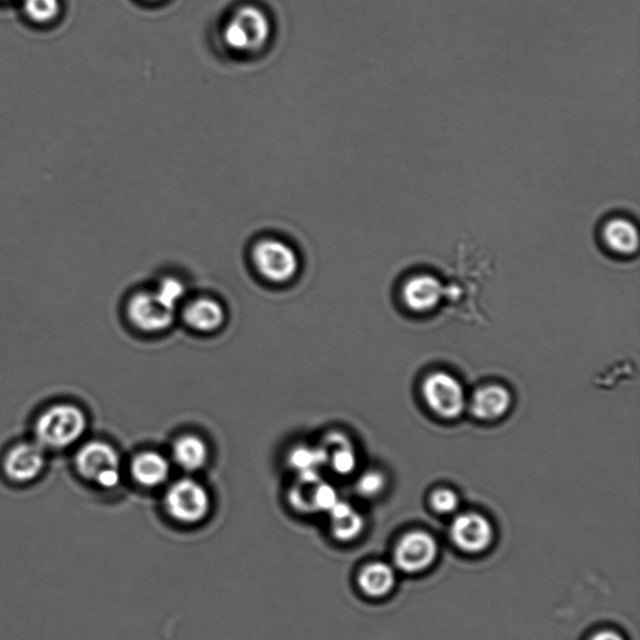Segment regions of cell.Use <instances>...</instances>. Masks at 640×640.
I'll return each instance as SVG.
<instances>
[{"instance_id":"obj_24","label":"cell","mask_w":640,"mask_h":640,"mask_svg":"<svg viewBox=\"0 0 640 640\" xmlns=\"http://www.w3.org/2000/svg\"><path fill=\"white\" fill-rule=\"evenodd\" d=\"M385 483H387V480H385L384 475L372 470V472L364 473L362 477L359 478L357 489L364 497L373 498L383 492Z\"/></svg>"},{"instance_id":"obj_4","label":"cell","mask_w":640,"mask_h":640,"mask_svg":"<svg viewBox=\"0 0 640 640\" xmlns=\"http://www.w3.org/2000/svg\"><path fill=\"white\" fill-rule=\"evenodd\" d=\"M423 395L429 408L444 419L458 418L467 407L463 385L448 373L430 374L424 380Z\"/></svg>"},{"instance_id":"obj_22","label":"cell","mask_w":640,"mask_h":640,"mask_svg":"<svg viewBox=\"0 0 640 640\" xmlns=\"http://www.w3.org/2000/svg\"><path fill=\"white\" fill-rule=\"evenodd\" d=\"M184 294V284L175 278L163 279L157 292L154 293L155 297L159 300V303L163 304L165 308L173 310V312H175V308H177L180 300L183 299Z\"/></svg>"},{"instance_id":"obj_13","label":"cell","mask_w":640,"mask_h":640,"mask_svg":"<svg viewBox=\"0 0 640 640\" xmlns=\"http://www.w3.org/2000/svg\"><path fill=\"white\" fill-rule=\"evenodd\" d=\"M603 242L612 252L632 255L639 248L637 225L625 217L609 218L602 228Z\"/></svg>"},{"instance_id":"obj_12","label":"cell","mask_w":640,"mask_h":640,"mask_svg":"<svg viewBox=\"0 0 640 640\" xmlns=\"http://www.w3.org/2000/svg\"><path fill=\"white\" fill-rule=\"evenodd\" d=\"M512 405V395L503 385H487L474 393L470 409L475 418L495 420L504 417Z\"/></svg>"},{"instance_id":"obj_14","label":"cell","mask_w":640,"mask_h":640,"mask_svg":"<svg viewBox=\"0 0 640 640\" xmlns=\"http://www.w3.org/2000/svg\"><path fill=\"white\" fill-rule=\"evenodd\" d=\"M225 314L222 305L213 299L195 300L184 310L185 323L199 332H213L224 323Z\"/></svg>"},{"instance_id":"obj_23","label":"cell","mask_w":640,"mask_h":640,"mask_svg":"<svg viewBox=\"0 0 640 640\" xmlns=\"http://www.w3.org/2000/svg\"><path fill=\"white\" fill-rule=\"evenodd\" d=\"M338 500V493L333 488V485L324 483L320 479L314 484L312 493L313 510L329 512L337 504Z\"/></svg>"},{"instance_id":"obj_16","label":"cell","mask_w":640,"mask_h":640,"mask_svg":"<svg viewBox=\"0 0 640 640\" xmlns=\"http://www.w3.org/2000/svg\"><path fill=\"white\" fill-rule=\"evenodd\" d=\"M175 463L189 472L203 468L208 462V447L197 435H183L173 447Z\"/></svg>"},{"instance_id":"obj_2","label":"cell","mask_w":640,"mask_h":640,"mask_svg":"<svg viewBox=\"0 0 640 640\" xmlns=\"http://www.w3.org/2000/svg\"><path fill=\"white\" fill-rule=\"evenodd\" d=\"M87 429L85 415L74 405H55L40 415L35 427L40 445L65 448L82 438Z\"/></svg>"},{"instance_id":"obj_27","label":"cell","mask_w":640,"mask_h":640,"mask_svg":"<svg viewBox=\"0 0 640 640\" xmlns=\"http://www.w3.org/2000/svg\"><path fill=\"white\" fill-rule=\"evenodd\" d=\"M148 2H158V0H148Z\"/></svg>"},{"instance_id":"obj_11","label":"cell","mask_w":640,"mask_h":640,"mask_svg":"<svg viewBox=\"0 0 640 640\" xmlns=\"http://www.w3.org/2000/svg\"><path fill=\"white\" fill-rule=\"evenodd\" d=\"M443 293V284L439 279L423 274L408 280L403 289V298L409 309L424 313L437 307Z\"/></svg>"},{"instance_id":"obj_19","label":"cell","mask_w":640,"mask_h":640,"mask_svg":"<svg viewBox=\"0 0 640 640\" xmlns=\"http://www.w3.org/2000/svg\"><path fill=\"white\" fill-rule=\"evenodd\" d=\"M325 448H332V453H327V462L338 474L347 475L357 468L358 459L350 440L343 434L333 433L325 439ZM323 448V447H322Z\"/></svg>"},{"instance_id":"obj_26","label":"cell","mask_w":640,"mask_h":640,"mask_svg":"<svg viewBox=\"0 0 640 640\" xmlns=\"http://www.w3.org/2000/svg\"><path fill=\"white\" fill-rule=\"evenodd\" d=\"M592 640H624V639L620 637V635L617 633L608 632V630H605V632H600L598 634H595Z\"/></svg>"},{"instance_id":"obj_7","label":"cell","mask_w":640,"mask_h":640,"mask_svg":"<svg viewBox=\"0 0 640 640\" xmlns=\"http://www.w3.org/2000/svg\"><path fill=\"white\" fill-rule=\"evenodd\" d=\"M438 547L433 537L424 532L405 535L395 549L394 559L398 568L407 573H417L428 568L437 557Z\"/></svg>"},{"instance_id":"obj_5","label":"cell","mask_w":640,"mask_h":640,"mask_svg":"<svg viewBox=\"0 0 640 640\" xmlns=\"http://www.w3.org/2000/svg\"><path fill=\"white\" fill-rule=\"evenodd\" d=\"M165 507L179 522L197 523L209 512V494L203 485L195 480H178L165 495Z\"/></svg>"},{"instance_id":"obj_9","label":"cell","mask_w":640,"mask_h":640,"mask_svg":"<svg viewBox=\"0 0 640 640\" xmlns=\"http://www.w3.org/2000/svg\"><path fill=\"white\" fill-rule=\"evenodd\" d=\"M453 542L469 553L482 552L492 543L493 528L483 515L467 513L459 515L450 528Z\"/></svg>"},{"instance_id":"obj_6","label":"cell","mask_w":640,"mask_h":640,"mask_svg":"<svg viewBox=\"0 0 640 640\" xmlns=\"http://www.w3.org/2000/svg\"><path fill=\"white\" fill-rule=\"evenodd\" d=\"M77 468L84 478L103 488H114L120 482L119 457L110 445L92 442L77 454Z\"/></svg>"},{"instance_id":"obj_15","label":"cell","mask_w":640,"mask_h":640,"mask_svg":"<svg viewBox=\"0 0 640 640\" xmlns=\"http://www.w3.org/2000/svg\"><path fill=\"white\" fill-rule=\"evenodd\" d=\"M169 472L168 460L155 452L140 453L132 463L133 477L144 487L152 488L164 483Z\"/></svg>"},{"instance_id":"obj_25","label":"cell","mask_w":640,"mask_h":640,"mask_svg":"<svg viewBox=\"0 0 640 640\" xmlns=\"http://www.w3.org/2000/svg\"><path fill=\"white\" fill-rule=\"evenodd\" d=\"M433 508L437 512L442 514H448L454 512L458 508V495L450 489H438L432 494L430 498Z\"/></svg>"},{"instance_id":"obj_21","label":"cell","mask_w":640,"mask_h":640,"mask_svg":"<svg viewBox=\"0 0 640 640\" xmlns=\"http://www.w3.org/2000/svg\"><path fill=\"white\" fill-rule=\"evenodd\" d=\"M59 0H24V10L35 23L45 24L58 17Z\"/></svg>"},{"instance_id":"obj_10","label":"cell","mask_w":640,"mask_h":640,"mask_svg":"<svg viewBox=\"0 0 640 640\" xmlns=\"http://www.w3.org/2000/svg\"><path fill=\"white\" fill-rule=\"evenodd\" d=\"M45 462L42 445L23 443L10 450L5 459V472L18 482L32 480L43 469Z\"/></svg>"},{"instance_id":"obj_3","label":"cell","mask_w":640,"mask_h":640,"mask_svg":"<svg viewBox=\"0 0 640 640\" xmlns=\"http://www.w3.org/2000/svg\"><path fill=\"white\" fill-rule=\"evenodd\" d=\"M252 255L258 272L274 283L288 282L298 273V255L282 240L262 239L255 244Z\"/></svg>"},{"instance_id":"obj_1","label":"cell","mask_w":640,"mask_h":640,"mask_svg":"<svg viewBox=\"0 0 640 640\" xmlns=\"http://www.w3.org/2000/svg\"><path fill=\"white\" fill-rule=\"evenodd\" d=\"M272 24L264 10L255 5H244L235 10L224 28V40L234 52L257 53L268 44Z\"/></svg>"},{"instance_id":"obj_8","label":"cell","mask_w":640,"mask_h":640,"mask_svg":"<svg viewBox=\"0 0 640 640\" xmlns=\"http://www.w3.org/2000/svg\"><path fill=\"white\" fill-rule=\"evenodd\" d=\"M128 317L138 329L154 333L168 329L175 314L160 304L154 293H139L129 300Z\"/></svg>"},{"instance_id":"obj_17","label":"cell","mask_w":640,"mask_h":640,"mask_svg":"<svg viewBox=\"0 0 640 640\" xmlns=\"http://www.w3.org/2000/svg\"><path fill=\"white\" fill-rule=\"evenodd\" d=\"M394 583V570L384 563L370 564L359 575L360 588L369 597H384L393 589Z\"/></svg>"},{"instance_id":"obj_18","label":"cell","mask_w":640,"mask_h":640,"mask_svg":"<svg viewBox=\"0 0 640 640\" xmlns=\"http://www.w3.org/2000/svg\"><path fill=\"white\" fill-rule=\"evenodd\" d=\"M329 513L332 517L333 533L337 539L352 540L362 533L363 517L355 512L352 505L339 499Z\"/></svg>"},{"instance_id":"obj_20","label":"cell","mask_w":640,"mask_h":640,"mask_svg":"<svg viewBox=\"0 0 640 640\" xmlns=\"http://www.w3.org/2000/svg\"><path fill=\"white\" fill-rule=\"evenodd\" d=\"M325 463H327V453L322 447L317 449L299 447L292 450L289 455V465L297 470L299 477L319 475L318 469Z\"/></svg>"}]
</instances>
